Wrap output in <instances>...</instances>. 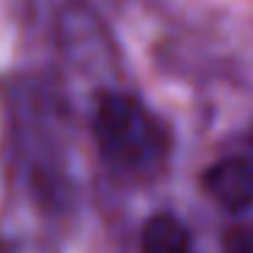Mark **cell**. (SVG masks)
I'll return each instance as SVG.
<instances>
[{
	"label": "cell",
	"mask_w": 253,
	"mask_h": 253,
	"mask_svg": "<svg viewBox=\"0 0 253 253\" xmlns=\"http://www.w3.org/2000/svg\"><path fill=\"white\" fill-rule=\"evenodd\" d=\"M231 253H253V242H237Z\"/></svg>",
	"instance_id": "4"
},
{
	"label": "cell",
	"mask_w": 253,
	"mask_h": 253,
	"mask_svg": "<svg viewBox=\"0 0 253 253\" xmlns=\"http://www.w3.org/2000/svg\"><path fill=\"white\" fill-rule=\"evenodd\" d=\"M204 191L220 210L231 215L253 207V164L245 158H223L204 174Z\"/></svg>",
	"instance_id": "2"
},
{
	"label": "cell",
	"mask_w": 253,
	"mask_h": 253,
	"mask_svg": "<svg viewBox=\"0 0 253 253\" xmlns=\"http://www.w3.org/2000/svg\"><path fill=\"white\" fill-rule=\"evenodd\" d=\"M93 133L101 158L128 180H153L169 155L164 126L136 98L123 93H109L98 101Z\"/></svg>",
	"instance_id": "1"
},
{
	"label": "cell",
	"mask_w": 253,
	"mask_h": 253,
	"mask_svg": "<svg viewBox=\"0 0 253 253\" xmlns=\"http://www.w3.org/2000/svg\"><path fill=\"white\" fill-rule=\"evenodd\" d=\"M142 253H191V237L174 215H153L142 229Z\"/></svg>",
	"instance_id": "3"
}]
</instances>
